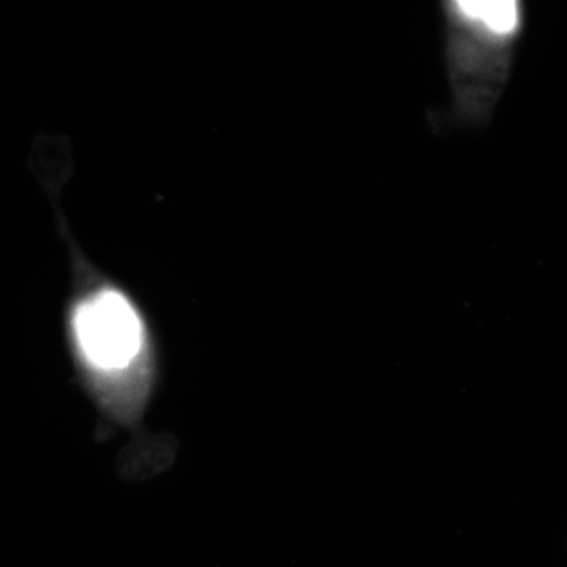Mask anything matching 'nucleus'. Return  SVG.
Returning <instances> with one entry per match:
<instances>
[{
    "mask_svg": "<svg viewBox=\"0 0 567 567\" xmlns=\"http://www.w3.org/2000/svg\"><path fill=\"white\" fill-rule=\"evenodd\" d=\"M440 17L454 121L483 128L513 76L527 32V2L443 0Z\"/></svg>",
    "mask_w": 567,
    "mask_h": 567,
    "instance_id": "obj_1",
    "label": "nucleus"
},
{
    "mask_svg": "<svg viewBox=\"0 0 567 567\" xmlns=\"http://www.w3.org/2000/svg\"><path fill=\"white\" fill-rule=\"evenodd\" d=\"M81 353L95 369L128 368L144 346V328L136 309L115 290H103L82 301L73 317Z\"/></svg>",
    "mask_w": 567,
    "mask_h": 567,
    "instance_id": "obj_2",
    "label": "nucleus"
}]
</instances>
